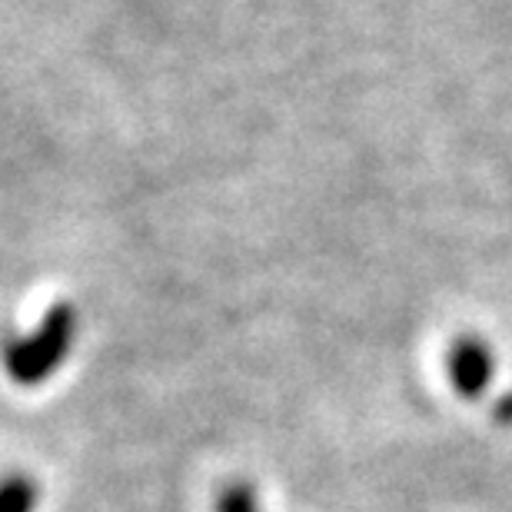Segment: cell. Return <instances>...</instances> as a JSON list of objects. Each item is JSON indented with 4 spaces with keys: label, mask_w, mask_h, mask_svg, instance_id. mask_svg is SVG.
I'll list each match as a JSON object with an SVG mask.
<instances>
[{
    "label": "cell",
    "mask_w": 512,
    "mask_h": 512,
    "mask_svg": "<svg viewBox=\"0 0 512 512\" xmlns=\"http://www.w3.org/2000/svg\"><path fill=\"white\" fill-rule=\"evenodd\" d=\"M70 340H74V313L70 306H54L40 330L34 336H24L10 346L7 353V370L20 386H37L44 383L50 373L64 363V356L70 350Z\"/></svg>",
    "instance_id": "cell-1"
},
{
    "label": "cell",
    "mask_w": 512,
    "mask_h": 512,
    "mask_svg": "<svg viewBox=\"0 0 512 512\" xmlns=\"http://www.w3.org/2000/svg\"><path fill=\"white\" fill-rule=\"evenodd\" d=\"M449 380L463 399H479L493 380V356L483 340L463 336L453 350H449Z\"/></svg>",
    "instance_id": "cell-2"
},
{
    "label": "cell",
    "mask_w": 512,
    "mask_h": 512,
    "mask_svg": "<svg viewBox=\"0 0 512 512\" xmlns=\"http://www.w3.org/2000/svg\"><path fill=\"white\" fill-rule=\"evenodd\" d=\"M37 486L27 476H10L4 483V496H0V512H34Z\"/></svg>",
    "instance_id": "cell-3"
},
{
    "label": "cell",
    "mask_w": 512,
    "mask_h": 512,
    "mask_svg": "<svg viewBox=\"0 0 512 512\" xmlns=\"http://www.w3.org/2000/svg\"><path fill=\"white\" fill-rule=\"evenodd\" d=\"M217 512H260L250 486H230L217 499Z\"/></svg>",
    "instance_id": "cell-4"
}]
</instances>
